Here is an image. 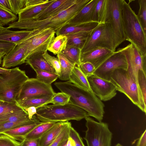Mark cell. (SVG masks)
<instances>
[{
	"mask_svg": "<svg viewBox=\"0 0 146 146\" xmlns=\"http://www.w3.org/2000/svg\"><path fill=\"white\" fill-rule=\"evenodd\" d=\"M56 87L61 92L70 96L69 103L86 111L89 116L101 122L105 113V105L92 91L87 90L78 87L69 80L54 83Z\"/></svg>",
	"mask_w": 146,
	"mask_h": 146,
	"instance_id": "cell-1",
	"label": "cell"
},
{
	"mask_svg": "<svg viewBox=\"0 0 146 146\" xmlns=\"http://www.w3.org/2000/svg\"><path fill=\"white\" fill-rule=\"evenodd\" d=\"M90 0H76L75 3L57 15L40 20H28L16 21L9 24L7 28L32 30L50 28L55 32L66 25Z\"/></svg>",
	"mask_w": 146,
	"mask_h": 146,
	"instance_id": "cell-2",
	"label": "cell"
},
{
	"mask_svg": "<svg viewBox=\"0 0 146 146\" xmlns=\"http://www.w3.org/2000/svg\"><path fill=\"white\" fill-rule=\"evenodd\" d=\"M36 114L42 122L79 121L89 116L86 111L69 103L64 105H44L36 109Z\"/></svg>",
	"mask_w": 146,
	"mask_h": 146,
	"instance_id": "cell-3",
	"label": "cell"
},
{
	"mask_svg": "<svg viewBox=\"0 0 146 146\" xmlns=\"http://www.w3.org/2000/svg\"><path fill=\"white\" fill-rule=\"evenodd\" d=\"M123 28L126 40L134 45L143 56H146V34L137 15L129 3L123 0L122 5Z\"/></svg>",
	"mask_w": 146,
	"mask_h": 146,
	"instance_id": "cell-4",
	"label": "cell"
},
{
	"mask_svg": "<svg viewBox=\"0 0 146 146\" xmlns=\"http://www.w3.org/2000/svg\"><path fill=\"white\" fill-rule=\"evenodd\" d=\"M110 81L117 91L123 93L145 114L146 104L144 101L138 85L128 75L127 70L117 69L112 73Z\"/></svg>",
	"mask_w": 146,
	"mask_h": 146,
	"instance_id": "cell-5",
	"label": "cell"
},
{
	"mask_svg": "<svg viewBox=\"0 0 146 146\" xmlns=\"http://www.w3.org/2000/svg\"><path fill=\"white\" fill-rule=\"evenodd\" d=\"M0 100L18 104L16 98L25 81L29 78L24 70L19 67L11 69L8 73L0 74Z\"/></svg>",
	"mask_w": 146,
	"mask_h": 146,
	"instance_id": "cell-6",
	"label": "cell"
},
{
	"mask_svg": "<svg viewBox=\"0 0 146 146\" xmlns=\"http://www.w3.org/2000/svg\"><path fill=\"white\" fill-rule=\"evenodd\" d=\"M98 48L115 51L116 48L115 39L111 25L108 23H99L91 31L81 50V53Z\"/></svg>",
	"mask_w": 146,
	"mask_h": 146,
	"instance_id": "cell-7",
	"label": "cell"
},
{
	"mask_svg": "<svg viewBox=\"0 0 146 146\" xmlns=\"http://www.w3.org/2000/svg\"><path fill=\"white\" fill-rule=\"evenodd\" d=\"M87 129L84 137L88 146H111L112 133L108 124L95 121L89 116L85 118Z\"/></svg>",
	"mask_w": 146,
	"mask_h": 146,
	"instance_id": "cell-8",
	"label": "cell"
},
{
	"mask_svg": "<svg viewBox=\"0 0 146 146\" xmlns=\"http://www.w3.org/2000/svg\"><path fill=\"white\" fill-rule=\"evenodd\" d=\"M123 0H107L104 22L109 23L115 39L116 48L126 40L122 20Z\"/></svg>",
	"mask_w": 146,
	"mask_h": 146,
	"instance_id": "cell-9",
	"label": "cell"
},
{
	"mask_svg": "<svg viewBox=\"0 0 146 146\" xmlns=\"http://www.w3.org/2000/svg\"><path fill=\"white\" fill-rule=\"evenodd\" d=\"M55 31L50 28L32 30L30 35L26 59L32 54L47 51L49 45L55 37Z\"/></svg>",
	"mask_w": 146,
	"mask_h": 146,
	"instance_id": "cell-10",
	"label": "cell"
},
{
	"mask_svg": "<svg viewBox=\"0 0 146 146\" xmlns=\"http://www.w3.org/2000/svg\"><path fill=\"white\" fill-rule=\"evenodd\" d=\"M54 93L51 85L45 84L36 78H29L23 84L16 98V100L18 104L32 98L53 96Z\"/></svg>",
	"mask_w": 146,
	"mask_h": 146,
	"instance_id": "cell-11",
	"label": "cell"
},
{
	"mask_svg": "<svg viewBox=\"0 0 146 146\" xmlns=\"http://www.w3.org/2000/svg\"><path fill=\"white\" fill-rule=\"evenodd\" d=\"M117 51L121 52L125 55L128 65L127 72L138 84L139 70L143 69L146 72V56H142L136 47L131 43L124 47L119 48Z\"/></svg>",
	"mask_w": 146,
	"mask_h": 146,
	"instance_id": "cell-12",
	"label": "cell"
},
{
	"mask_svg": "<svg viewBox=\"0 0 146 146\" xmlns=\"http://www.w3.org/2000/svg\"><path fill=\"white\" fill-rule=\"evenodd\" d=\"M127 63L124 54L121 52H114L112 55L96 68L94 74L110 81L113 72L117 69L127 70Z\"/></svg>",
	"mask_w": 146,
	"mask_h": 146,
	"instance_id": "cell-13",
	"label": "cell"
},
{
	"mask_svg": "<svg viewBox=\"0 0 146 146\" xmlns=\"http://www.w3.org/2000/svg\"><path fill=\"white\" fill-rule=\"evenodd\" d=\"M87 78L92 91L101 101L110 100L116 96V88L110 81L94 74Z\"/></svg>",
	"mask_w": 146,
	"mask_h": 146,
	"instance_id": "cell-14",
	"label": "cell"
},
{
	"mask_svg": "<svg viewBox=\"0 0 146 146\" xmlns=\"http://www.w3.org/2000/svg\"><path fill=\"white\" fill-rule=\"evenodd\" d=\"M30 34L25 40L16 45L4 55L2 60V68L8 69L25 63L26 53L30 42Z\"/></svg>",
	"mask_w": 146,
	"mask_h": 146,
	"instance_id": "cell-15",
	"label": "cell"
},
{
	"mask_svg": "<svg viewBox=\"0 0 146 146\" xmlns=\"http://www.w3.org/2000/svg\"><path fill=\"white\" fill-rule=\"evenodd\" d=\"M76 1V0H54L41 13L29 20H40L54 16L69 8Z\"/></svg>",
	"mask_w": 146,
	"mask_h": 146,
	"instance_id": "cell-16",
	"label": "cell"
},
{
	"mask_svg": "<svg viewBox=\"0 0 146 146\" xmlns=\"http://www.w3.org/2000/svg\"><path fill=\"white\" fill-rule=\"evenodd\" d=\"M114 52L105 48H98L92 50L81 53L80 63L89 62L92 63L96 69Z\"/></svg>",
	"mask_w": 146,
	"mask_h": 146,
	"instance_id": "cell-17",
	"label": "cell"
},
{
	"mask_svg": "<svg viewBox=\"0 0 146 146\" xmlns=\"http://www.w3.org/2000/svg\"><path fill=\"white\" fill-rule=\"evenodd\" d=\"M98 1L90 0L67 24L74 25L92 21L94 11Z\"/></svg>",
	"mask_w": 146,
	"mask_h": 146,
	"instance_id": "cell-18",
	"label": "cell"
},
{
	"mask_svg": "<svg viewBox=\"0 0 146 146\" xmlns=\"http://www.w3.org/2000/svg\"><path fill=\"white\" fill-rule=\"evenodd\" d=\"M32 30L13 31L7 27L0 31V42L18 44L25 40L29 36Z\"/></svg>",
	"mask_w": 146,
	"mask_h": 146,
	"instance_id": "cell-19",
	"label": "cell"
},
{
	"mask_svg": "<svg viewBox=\"0 0 146 146\" xmlns=\"http://www.w3.org/2000/svg\"><path fill=\"white\" fill-rule=\"evenodd\" d=\"M42 52L32 54L28 56L25 63L34 70H42L55 73L54 69L48 62L43 56Z\"/></svg>",
	"mask_w": 146,
	"mask_h": 146,
	"instance_id": "cell-20",
	"label": "cell"
},
{
	"mask_svg": "<svg viewBox=\"0 0 146 146\" xmlns=\"http://www.w3.org/2000/svg\"><path fill=\"white\" fill-rule=\"evenodd\" d=\"M99 23L92 21L76 25L66 24L55 31L57 36L80 32L91 31L96 27Z\"/></svg>",
	"mask_w": 146,
	"mask_h": 146,
	"instance_id": "cell-21",
	"label": "cell"
},
{
	"mask_svg": "<svg viewBox=\"0 0 146 146\" xmlns=\"http://www.w3.org/2000/svg\"><path fill=\"white\" fill-rule=\"evenodd\" d=\"M54 1L47 0L46 2L39 5L25 7L18 14L17 21H27L32 19L41 13Z\"/></svg>",
	"mask_w": 146,
	"mask_h": 146,
	"instance_id": "cell-22",
	"label": "cell"
},
{
	"mask_svg": "<svg viewBox=\"0 0 146 146\" xmlns=\"http://www.w3.org/2000/svg\"><path fill=\"white\" fill-rule=\"evenodd\" d=\"M68 121L56 122L40 138V146H48L60 133Z\"/></svg>",
	"mask_w": 146,
	"mask_h": 146,
	"instance_id": "cell-23",
	"label": "cell"
},
{
	"mask_svg": "<svg viewBox=\"0 0 146 146\" xmlns=\"http://www.w3.org/2000/svg\"><path fill=\"white\" fill-rule=\"evenodd\" d=\"M41 122L39 121L32 124L21 126L3 132L1 134L6 135L17 141L22 142L24 140L25 136Z\"/></svg>",
	"mask_w": 146,
	"mask_h": 146,
	"instance_id": "cell-24",
	"label": "cell"
},
{
	"mask_svg": "<svg viewBox=\"0 0 146 146\" xmlns=\"http://www.w3.org/2000/svg\"><path fill=\"white\" fill-rule=\"evenodd\" d=\"M69 81L81 88L87 90L92 91L87 77L82 72L78 66L75 65L74 67Z\"/></svg>",
	"mask_w": 146,
	"mask_h": 146,
	"instance_id": "cell-25",
	"label": "cell"
},
{
	"mask_svg": "<svg viewBox=\"0 0 146 146\" xmlns=\"http://www.w3.org/2000/svg\"><path fill=\"white\" fill-rule=\"evenodd\" d=\"M92 31L65 35L67 38V45L75 47L82 50Z\"/></svg>",
	"mask_w": 146,
	"mask_h": 146,
	"instance_id": "cell-26",
	"label": "cell"
},
{
	"mask_svg": "<svg viewBox=\"0 0 146 146\" xmlns=\"http://www.w3.org/2000/svg\"><path fill=\"white\" fill-rule=\"evenodd\" d=\"M56 123L54 122H41L25 136L24 140L40 139Z\"/></svg>",
	"mask_w": 146,
	"mask_h": 146,
	"instance_id": "cell-27",
	"label": "cell"
},
{
	"mask_svg": "<svg viewBox=\"0 0 146 146\" xmlns=\"http://www.w3.org/2000/svg\"><path fill=\"white\" fill-rule=\"evenodd\" d=\"M57 57L60 64V72L58 78L62 80H69L72 69L75 65L69 61L61 53L57 55Z\"/></svg>",
	"mask_w": 146,
	"mask_h": 146,
	"instance_id": "cell-28",
	"label": "cell"
},
{
	"mask_svg": "<svg viewBox=\"0 0 146 146\" xmlns=\"http://www.w3.org/2000/svg\"><path fill=\"white\" fill-rule=\"evenodd\" d=\"M52 97L44 96L32 98L19 102L18 104L25 110L31 107H35L37 109L44 105L47 104Z\"/></svg>",
	"mask_w": 146,
	"mask_h": 146,
	"instance_id": "cell-29",
	"label": "cell"
},
{
	"mask_svg": "<svg viewBox=\"0 0 146 146\" xmlns=\"http://www.w3.org/2000/svg\"><path fill=\"white\" fill-rule=\"evenodd\" d=\"M67 38L66 35H60L55 37L49 45L48 50L54 54L61 53L66 48Z\"/></svg>",
	"mask_w": 146,
	"mask_h": 146,
	"instance_id": "cell-30",
	"label": "cell"
},
{
	"mask_svg": "<svg viewBox=\"0 0 146 146\" xmlns=\"http://www.w3.org/2000/svg\"><path fill=\"white\" fill-rule=\"evenodd\" d=\"M81 50L78 48L67 45L61 53L71 63L75 65L79 66Z\"/></svg>",
	"mask_w": 146,
	"mask_h": 146,
	"instance_id": "cell-31",
	"label": "cell"
},
{
	"mask_svg": "<svg viewBox=\"0 0 146 146\" xmlns=\"http://www.w3.org/2000/svg\"><path fill=\"white\" fill-rule=\"evenodd\" d=\"M107 0H98L95 7L92 21L100 23H104L107 6Z\"/></svg>",
	"mask_w": 146,
	"mask_h": 146,
	"instance_id": "cell-32",
	"label": "cell"
},
{
	"mask_svg": "<svg viewBox=\"0 0 146 146\" xmlns=\"http://www.w3.org/2000/svg\"><path fill=\"white\" fill-rule=\"evenodd\" d=\"M39 121L34 115L31 119L22 120L15 122H7L0 124V134L6 131L23 125L34 123Z\"/></svg>",
	"mask_w": 146,
	"mask_h": 146,
	"instance_id": "cell-33",
	"label": "cell"
},
{
	"mask_svg": "<svg viewBox=\"0 0 146 146\" xmlns=\"http://www.w3.org/2000/svg\"><path fill=\"white\" fill-rule=\"evenodd\" d=\"M23 109L18 105L4 102L0 104V119Z\"/></svg>",
	"mask_w": 146,
	"mask_h": 146,
	"instance_id": "cell-34",
	"label": "cell"
},
{
	"mask_svg": "<svg viewBox=\"0 0 146 146\" xmlns=\"http://www.w3.org/2000/svg\"><path fill=\"white\" fill-rule=\"evenodd\" d=\"M36 74V78L39 81L45 84L51 85L59 77L56 73L47 71L35 70Z\"/></svg>",
	"mask_w": 146,
	"mask_h": 146,
	"instance_id": "cell-35",
	"label": "cell"
},
{
	"mask_svg": "<svg viewBox=\"0 0 146 146\" xmlns=\"http://www.w3.org/2000/svg\"><path fill=\"white\" fill-rule=\"evenodd\" d=\"M71 126V123L68 121L57 137L48 146H62L65 144L69 137V129Z\"/></svg>",
	"mask_w": 146,
	"mask_h": 146,
	"instance_id": "cell-36",
	"label": "cell"
},
{
	"mask_svg": "<svg viewBox=\"0 0 146 146\" xmlns=\"http://www.w3.org/2000/svg\"><path fill=\"white\" fill-rule=\"evenodd\" d=\"M30 119L27 112L24 109L13 114L0 119V124L7 122H15Z\"/></svg>",
	"mask_w": 146,
	"mask_h": 146,
	"instance_id": "cell-37",
	"label": "cell"
},
{
	"mask_svg": "<svg viewBox=\"0 0 146 146\" xmlns=\"http://www.w3.org/2000/svg\"><path fill=\"white\" fill-rule=\"evenodd\" d=\"M139 8L137 16L144 32L146 34V0H138Z\"/></svg>",
	"mask_w": 146,
	"mask_h": 146,
	"instance_id": "cell-38",
	"label": "cell"
},
{
	"mask_svg": "<svg viewBox=\"0 0 146 146\" xmlns=\"http://www.w3.org/2000/svg\"><path fill=\"white\" fill-rule=\"evenodd\" d=\"M70 96L63 92L55 93L48 104L52 103L56 105H64L68 103Z\"/></svg>",
	"mask_w": 146,
	"mask_h": 146,
	"instance_id": "cell-39",
	"label": "cell"
},
{
	"mask_svg": "<svg viewBox=\"0 0 146 146\" xmlns=\"http://www.w3.org/2000/svg\"><path fill=\"white\" fill-rule=\"evenodd\" d=\"M17 15L12 12L0 7V21L4 25L17 20Z\"/></svg>",
	"mask_w": 146,
	"mask_h": 146,
	"instance_id": "cell-40",
	"label": "cell"
},
{
	"mask_svg": "<svg viewBox=\"0 0 146 146\" xmlns=\"http://www.w3.org/2000/svg\"><path fill=\"white\" fill-rule=\"evenodd\" d=\"M138 84L145 103L146 104V73L139 70L137 75Z\"/></svg>",
	"mask_w": 146,
	"mask_h": 146,
	"instance_id": "cell-41",
	"label": "cell"
},
{
	"mask_svg": "<svg viewBox=\"0 0 146 146\" xmlns=\"http://www.w3.org/2000/svg\"><path fill=\"white\" fill-rule=\"evenodd\" d=\"M43 56L49 64L54 69L55 73L59 76L60 64L58 58L50 55L47 51L44 52Z\"/></svg>",
	"mask_w": 146,
	"mask_h": 146,
	"instance_id": "cell-42",
	"label": "cell"
},
{
	"mask_svg": "<svg viewBox=\"0 0 146 146\" xmlns=\"http://www.w3.org/2000/svg\"><path fill=\"white\" fill-rule=\"evenodd\" d=\"M12 12L15 15L19 14L25 7V0H9Z\"/></svg>",
	"mask_w": 146,
	"mask_h": 146,
	"instance_id": "cell-43",
	"label": "cell"
},
{
	"mask_svg": "<svg viewBox=\"0 0 146 146\" xmlns=\"http://www.w3.org/2000/svg\"><path fill=\"white\" fill-rule=\"evenodd\" d=\"M21 142L6 135L0 134V146H20Z\"/></svg>",
	"mask_w": 146,
	"mask_h": 146,
	"instance_id": "cell-44",
	"label": "cell"
},
{
	"mask_svg": "<svg viewBox=\"0 0 146 146\" xmlns=\"http://www.w3.org/2000/svg\"><path fill=\"white\" fill-rule=\"evenodd\" d=\"M78 66L86 77L93 74L96 69L92 63L88 62L81 63Z\"/></svg>",
	"mask_w": 146,
	"mask_h": 146,
	"instance_id": "cell-45",
	"label": "cell"
},
{
	"mask_svg": "<svg viewBox=\"0 0 146 146\" xmlns=\"http://www.w3.org/2000/svg\"><path fill=\"white\" fill-rule=\"evenodd\" d=\"M69 135L74 141L75 146H85L79 134L72 125L70 128Z\"/></svg>",
	"mask_w": 146,
	"mask_h": 146,
	"instance_id": "cell-46",
	"label": "cell"
},
{
	"mask_svg": "<svg viewBox=\"0 0 146 146\" xmlns=\"http://www.w3.org/2000/svg\"><path fill=\"white\" fill-rule=\"evenodd\" d=\"M20 146H40V139L24 140L21 142Z\"/></svg>",
	"mask_w": 146,
	"mask_h": 146,
	"instance_id": "cell-47",
	"label": "cell"
},
{
	"mask_svg": "<svg viewBox=\"0 0 146 146\" xmlns=\"http://www.w3.org/2000/svg\"><path fill=\"white\" fill-rule=\"evenodd\" d=\"M16 45L14 43L0 42V49H4L9 52Z\"/></svg>",
	"mask_w": 146,
	"mask_h": 146,
	"instance_id": "cell-48",
	"label": "cell"
},
{
	"mask_svg": "<svg viewBox=\"0 0 146 146\" xmlns=\"http://www.w3.org/2000/svg\"><path fill=\"white\" fill-rule=\"evenodd\" d=\"M47 0H25V7L39 5L43 3Z\"/></svg>",
	"mask_w": 146,
	"mask_h": 146,
	"instance_id": "cell-49",
	"label": "cell"
},
{
	"mask_svg": "<svg viewBox=\"0 0 146 146\" xmlns=\"http://www.w3.org/2000/svg\"><path fill=\"white\" fill-rule=\"evenodd\" d=\"M136 146H146V129L139 138Z\"/></svg>",
	"mask_w": 146,
	"mask_h": 146,
	"instance_id": "cell-50",
	"label": "cell"
},
{
	"mask_svg": "<svg viewBox=\"0 0 146 146\" xmlns=\"http://www.w3.org/2000/svg\"><path fill=\"white\" fill-rule=\"evenodd\" d=\"M0 7L12 12L9 0H0Z\"/></svg>",
	"mask_w": 146,
	"mask_h": 146,
	"instance_id": "cell-51",
	"label": "cell"
},
{
	"mask_svg": "<svg viewBox=\"0 0 146 146\" xmlns=\"http://www.w3.org/2000/svg\"><path fill=\"white\" fill-rule=\"evenodd\" d=\"M28 113L29 117L30 119L32 118L34 115L36 113V109L34 107H30L25 110Z\"/></svg>",
	"mask_w": 146,
	"mask_h": 146,
	"instance_id": "cell-52",
	"label": "cell"
},
{
	"mask_svg": "<svg viewBox=\"0 0 146 146\" xmlns=\"http://www.w3.org/2000/svg\"><path fill=\"white\" fill-rule=\"evenodd\" d=\"M64 146H75V145L73 140L69 137Z\"/></svg>",
	"mask_w": 146,
	"mask_h": 146,
	"instance_id": "cell-53",
	"label": "cell"
},
{
	"mask_svg": "<svg viewBox=\"0 0 146 146\" xmlns=\"http://www.w3.org/2000/svg\"><path fill=\"white\" fill-rule=\"evenodd\" d=\"M9 52L3 49H0V64H1L2 62V58L6 54L8 53Z\"/></svg>",
	"mask_w": 146,
	"mask_h": 146,
	"instance_id": "cell-54",
	"label": "cell"
},
{
	"mask_svg": "<svg viewBox=\"0 0 146 146\" xmlns=\"http://www.w3.org/2000/svg\"><path fill=\"white\" fill-rule=\"evenodd\" d=\"M11 70V69H5L0 67V74L9 73Z\"/></svg>",
	"mask_w": 146,
	"mask_h": 146,
	"instance_id": "cell-55",
	"label": "cell"
},
{
	"mask_svg": "<svg viewBox=\"0 0 146 146\" xmlns=\"http://www.w3.org/2000/svg\"><path fill=\"white\" fill-rule=\"evenodd\" d=\"M5 28V27H4L3 26V24L0 21V31L3 29Z\"/></svg>",
	"mask_w": 146,
	"mask_h": 146,
	"instance_id": "cell-56",
	"label": "cell"
},
{
	"mask_svg": "<svg viewBox=\"0 0 146 146\" xmlns=\"http://www.w3.org/2000/svg\"><path fill=\"white\" fill-rule=\"evenodd\" d=\"M115 146H123L119 143H118L117 144H116Z\"/></svg>",
	"mask_w": 146,
	"mask_h": 146,
	"instance_id": "cell-57",
	"label": "cell"
},
{
	"mask_svg": "<svg viewBox=\"0 0 146 146\" xmlns=\"http://www.w3.org/2000/svg\"><path fill=\"white\" fill-rule=\"evenodd\" d=\"M4 102H3L0 100V104H1V103H2Z\"/></svg>",
	"mask_w": 146,
	"mask_h": 146,
	"instance_id": "cell-58",
	"label": "cell"
},
{
	"mask_svg": "<svg viewBox=\"0 0 146 146\" xmlns=\"http://www.w3.org/2000/svg\"><path fill=\"white\" fill-rule=\"evenodd\" d=\"M2 78V76L0 75V79H1Z\"/></svg>",
	"mask_w": 146,
	"mask_h": 146,
	"instance_id": "cell-59",
	"label": "cell"
},
{
	"mask_svg": "<svg viewBox=\"0 0 146 146\" xmlns=\"http://www.w3.org/2000/svg\"><path fill=\"white\" fill-rule=\"evenodd\" d=\"M65 144H66V143H65ZM65 144H64V145H62V146H64V145H65Z\"/></svg>",
	"mask_w": 146,
	"mask_h": 146,
	"instance_id": "cell-60",
	"label": "cell"
}]
</instances>
